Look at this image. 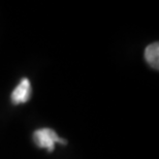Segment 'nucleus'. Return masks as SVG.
Returning a JSON list of instances; mask_svg holds the SVG:
<instances>
[{"label": "nucleus", "instance_id": "nucleus-1", "mask_svg": "<svg viewBox=\"0 0 159 159\" xmlns=\"http://www.w3.org/2000/svg\"><path fill=\"white\" fill-rule=\"evenodd\" d=\"M33 139L39 148L47 149L49 152H53L56 143H61L63 145L66 144L65 139L59 138L58 134L51 128H41L36 130L33 133Z\"/></svg>", "mask_w": 159, "mask_h": 159}, {"label": "nucleus", "instance_id": "nucleus-3", "mask_svg": "<svg viewBox=\"0 0 159 159\" xmlns=\"http://www.w3.org/2000/svg\"><path fill=\"white\" fill-rule=\"evenodd\" d=\"M145 59L151 67L155 69L159 68V43H153L146 48Z\"/></svg>", "mask_w": 159, "mask_h": 159}, {"label": "nucleus", "instance_id": "nucleus-2", "mask_svg": "<svg viewBox=\"0 0 159 159\" xmlns=\"http://www.w3.org/2000/svg\"><path fill=\"white\" fill-rule=\"evenodd\" d=\"M31 96V85L29 80L24 78L11 93V101L15 104L25 103L30 99Z\"/></svg>", "mask_w": 159, "mask_h": 159}]
</instances>
